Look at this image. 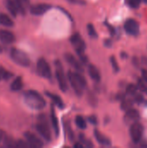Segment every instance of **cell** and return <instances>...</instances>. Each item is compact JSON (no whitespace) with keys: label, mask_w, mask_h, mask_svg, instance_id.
Returning a JSON list of instances; mask_svg holds the SVG:
<instances>
[{"label":"cell","mask_w":147,"mask_h":148,"mask_svg":"<svg viewBox=\"0 0 147 148\" xmlns=\"http://www.w3.org/2000/svg\"><path fill=\"white\" fill-rule=\"evenodd\" d=\"M75 124L81 129H86L87 128V121L81 115H77L75 117Z\"/></svg>","instance_id":"22"},{"label":"cell","mask_w":147,"mask_h":148,"mask_svg":"<svg viewBox=\"0 0 147 148\" xmlns=\"http://www.w3.org/2000/svg\"><path fill=\"white\" fill-rule=\"evenodd\" d=\"M68 2H69L70 3H74V4H81V5H83L85 4V1L83 0H67Z\"/></svg>","instance_id":"36"},{"label":"cell","mask_w":147,"mask_h":148,"mask_svg":"<svg viewBox=\"0 0 147 148\" xmlns=\"http://www.w3.org/2000/svg\"><path fill=\"white\" fill-rule=\"evenodd\" d=\"M144 134V127L141 123L135 121L131 125L130 136L134 143H139Z\"/></svg>","instance_id":"5"},{"label":"cell","mask_w":147,"mask_h":148,"mask_svg":"<svg viewBox=\"0 0 147 148\" xmlns=\"http://www.w3.org/2000/svg\"><path fill=\"white\" fill-rule=\"evenodd\" d=\"M81 40V36H80V34L79 33H75V34H74L71 37H70V42H71V43L73 44V45H75V44H76L78 42H80Z\"/></svg>","instance_id":"31"},{"label":"cell","mask_w":147,"mask_h":148,"mask_svg":"<svg viewBox=\"0 0 147 148\" xmlns=\"http://www.w3.org/2000/svg\"><path fill=\"white\" fill-rule=\"evenodd\" d=\"M110 62H111V63H112V67H113V70H114L115 72H118V71L120 70V67H119V65H118V63H117V61H116V59H115V57H114L113 56L110 57Z\"/></svg>","instance_id":"32"},{"label":"cell","mask_w":147,"mask_h":148,"mask_svg":"<svg viewBox=\"0 0 147 148\" xmlns=\"http://www.w3.org/2000/svg\"><path fill=\"white\" fill-rule=\"evenodd\" d=\"M51 8V5L47 4V3H39V4H35L32 5L29 9V11L32 15L35 16H40L44 13H46L49 9Z\"/></svg>","instance_id":"10"},{"label":"cell","mask_w":147,"mask_h":148,"mask_svg":"<svg viewBox=\"0 0 147 148\" xmlns=\"http://www.w3.org/2000/svg\"><path fill=\"white\" fill-rule=\"evenodd\" d=\"M0 41L4 44H11L16 41V37L11 31L0 29Z\"/></svg>","instance_id":"11"},{"label":"cell","mask_w":147,"mask_h":148,"mask_svg":"<svg viewBox=\"0 0 147 148\" xmlns=\"http://www.w3.org/2000/svg\"><path fill=\"white\" fill-rule=\"evenodd\" d=\"M80 140H81V142H82V143H84V144H85V146H87V147H94L93 143H92L90 140H87V139H86V137H85L82 134L80 135Z\"/></svg>","instance_id":"34"},{"label":"cell","mask_w":147,"mask_h":148,"mask_svg":"<svg viewBox=\"0 0 147 148\" xmlns=\"http://www.w3.org/2000/svg\"><path fill=\"white\" fill-rule=\"evenodd\" d=\"M133 96H134L133 101H136L137 103H142V102L144 101V96H143L141 94L137 93V94H136V95H134Z\"/></svg>","instance_id":"35"},{"label":"cell","mask_w":147,"mask_h":148,"mask_svg":"<svg viewBox=\"0 0 147 148\" xmlns=\"http://www.w3.org/2000/svg\"><path fill=\"white\" fill-rule=\"evenodd\" d=\"M140 3H141V0H128V4L130 5V7L133 9L139 8Z\"/></svg>","instance_id":"33"},{"label":"cell","mask_w":147,"mask_h":148,"mask_svg":"<svg viewBox=\"0 0 147 148\" xmlns=\"http://www.w3.org/2000/svg\"><path fill=\"white\" fill-rule=\"evenodd\" d=\"M36 129L37 133L48 142L51 141V132L49 129V122L47 117L44 114L38 116V121L36 125Z\"/></svg>","instance_id":"2"},{"label":"cell","mask_w":147,"mask_h":148,"mask_svg":"<svg viewBox=\"0 0 147 148\" xmlns=\"http://www.w3.org/2000/svg\"><path fill=\"white\" fill-rule=\"evenodd\" d=\"M23 82L21 76L15 78L10 84V88L13 91H19L23 88Z\"/></svg>","instance_id":"20"},{"label":"cell","mask_w":147,"mask_h":148,"mask_svg":"<svg viewBox=\"0 0 147 148\" xmlns=\"http://www.w3.org/2000/svg\"><path fill=\"white\" fill-rule=\"evenodd\" d=\"M138 86L136 85H133V84H130L127 88H126V94L130 95H134L137 94L138 92Z\"/></svg>","instance_id":"27"},{"label":"cell","mask_w":147,"mask_h":148,"mask_svg":"<svg viewBox=\"0 0 147 148\" xmlns=\"http://www.w3.org/2000/svg\"><path fill=\"white\" fill-rule=\"evenodd\" d=\"M31 147L28 141H23L22 140H16V148H29Z\"/></svg>","instance_id":"29"},{"label":"cell","mask_w":147,"mask_h":148,"mask_svg":"<svg viewBox=\"0 0 147 148\" xmlns=\"http://www.w3.org/2000/svg\"><path fill=\"white\" fill-rule=\"evenodd\" d=\"M142 75H143V79L145 80V82L147 83V70L142 69Z\"/></svg>","instance_id":"39"},{"label":"cell","mask_w":147,"mask_h":148,"mask_svg":"<svg viewBox=\"0 0 147 148\" xmlns=\"http://www.w3.org/2000/svg\"><path fill=\"white\" fill-rule=\"evenodd\" d=\"M88 35L92 38H96L98 36V34L95 31V29H94V25L92 23H88Z\"/></svg>","instance_id":"28"},{"label":"cell","mask_w":147,"mask_h":148,"mask_svg":"<svg viewBox=\"0 0 147 148\" xmlns=\"http://www.w3.org/2000/svg\"><path fill=\"white\" fill-rule=\"evenodd\" d=\"M24 137L26 139V140L28 141V143L30 145L31 147H42L43 146L42 141L36 136L33 133L30 132H26L24 133Z\"/></svg>","instance_id":"9"},{"label":"cell","mask_w":147,"mask_h":148,"mask_svg":"<svg viewBox=\"0 0 147 148\" xmlns=\"http://www.w3.org/2000/svg\"><path fill=\"white\" fill-rule=\"evenodd\" d=\"M15 2V4H16V7L17 9V11H18V14H21V15H24L26 10H25V5L24 3L21 1V0H14Z\"/></svg>","instance_id":"23"},{"label":"cell","mask_w":147,"mask_h":148,"mask_svg":"<svg viewBox=\"0 0 147 148\" xmlns=\"http://www.w3.org/2000/svg\"><path fill=\"white\" fill-rule=\"evenodd\" d=\"M142 1H143V2H145L146 3H147V0H142Z\"/></svg>","instance_id":"42"},{"label":"cell","mask_w":147,"mask_h":148,"mask_svg":"<svg viewBox=\"0 0 147 148\" xmlns=\"http://www.w3.org/2000/svg\"><path fill=\"white\" fill-rule=\"evenodd\" d=\"M3 142V145H4L6 147L16 148V140H13L12 138H10V137L6 136Z\"/></svg>","instance_id":"25"},{"label":"cell","mask_w":147,"mask_h":148,"mask_svg":"<svg viewBox=\"0 0 147 148\" xmlns=\"http://www.w3.org/2000/svg\"><path fill=\"white\" fill-rule=\"evenodd\" d=\"M74 147L75 148H82L83 147V144H81V143H80V142H77V143H75V144L74 145Z\"/></svg>","instance_id":"40"},{"label":"cell","mask_w":147,"mask_h":148,"mask_svg":"<svg viewBox=\"0 0 147 148\" xmlns=\"http://www.w3.org/2000/svg\"><path fill=\"white\" fill-rule=\"evenodd\" d=\"M125 30L131 36H137L139 33V25L134 19H127L124 25Z\"/></svg>","instance_id":"8"},{"label":"cell","mask_w":147,"mask_h":148,"mask_svg":"<svg viewBox=\"0 0 147 148\" xmlns=\"http://www.w3.org/2000/svg\"><path fill=\"white\" fill-rule=\"evenodd\" d=\"M55 77H56L59 88L62 92H66L68 90V83H67L65 75L63 73V68L62 66V63L60 61L56 60L55 62Z\"/></svg>","instance_id":"4"},{"label":"cell","mask_w":147,"mask_h":148,"mask_svg":"<svg viewBox=\"0 0 147 148\" xmlns=\"http://www.w3.org/2000/svg\"><path fill=\"white\" fill-rule=\"evenodd\" d=\"M21 1L24 3L25 6H29V0H21Z\"/></svg>","instance_id":"41"},{"label":"cell","mask_w":147,"mask_h":148,"mask_svg":"<svg viewBox=\"0 0 147 148\" xmlns=\"http://www.w3.org/2000/svg\"><path fill=\"white\" fill-rule=\"evenodd\" d=\"M5 137H6L5 133H4L3 130H1V129H0V142H3V140L5 139Z\"/></svg>","instance_id":"38"},{"label":"cell","mask_w":147,"mask_h":148,"mask_svg":"<svg viewBox=\"0 0 147 148\" xmlns=\"http://www.w3.org/2000/svg\"><path fill=\"white\" fill-rule=\"evenodd\" d=\"M133 105V101L132 99L124 98L122 99V102H121V109L124 111H127L130 108H132Z\"/></svg>","instance_id":"21"},{"label":"cell","mask_w":147,"mask_h":148,"mask_svg":"<svg viewBox=\"0 0 147 148\" xmlns=\"http://www.w3.org/2000/svg\"><path fill=\"white\" fill-rule=\"evenodd\" d=\"M36 71L39 75L46 78V79H51L52 77V73H51V69L47 62V61L44 58H40L37 61L36 63Z\"/></svg>","instance_id":"6"},{"label":"cell","mask_w":147,"mask_h":148,"mask_svg":"<svg viewBox=\"0 0 147 148\" xmlns=\"http://www.w3.org/2000/svg\"><path fill=\"white\" fill-rule=\"evenodd\" d=\"M88 75H90V77L95 81V82H100L101 80V74L99 69L93 64H89L88 65Z\"/></svg>","instance_id":"16"},{"label":"cell","mask_w":147,"mask_h":148,"mask_svg":"<svg viewBox=\"0 0 147 148\" xmlns=\"http://www.w3.org/2000/svg\"><path fill=\"white\" fill-rule=\"evenodd\" d=\"M68 81L70 82V85H71L72 88L74 89L75 93L78 96H81L82 95V93H83L84 88L81 85V83L77 80V78H76V76L75 75V72L68 71Z\"/></svg>","instance_id":"7"},{"label":"cell","mask_w":147,"mask_h":148,"mask_svg":"<svg viewBox=\"0 0 147 148\" xmlns=\"http://www.w3.org/2000/svg\"><path fill=\"white\" fill-rule=\"evenodd\" d=\"M13 76V74L5 70L3 67H0V81L2 80H9Z\"/></svg>","instance_id":"24"},{"label":"cell","mask_w":147,"mask_h":148,"mask_svg":"<svg viewBox=\"0 0 147 148\" xmlns=\"http://www.w3.org/2000/svg\"><path fill=\"white\" fill-rule=\"evenodd\" d=\"M5 4H6L7 10H9L10 14L13 17H16L18 14V11H17L16 7L14 0H5Z\"/></svg>","instance_id":"19"},{"label":"cell","mask_w":147,"mask_h":148,"mask_svg":"<svg viewBox=\"0 0 147 148\" xmlns=\"http://www.w3.org/2000/svg\"><path fill=\"white\" fill-rule=\"evenodd\" d=\"M64 58H65V60H66L70 65H72V66L75 69L76 71H78V72H82V71H83L82 66L81 65V63L76 60V58H75L72 54H70V53H66V54L64 55Z\"/></svg>","instance_id":"12"},{"label":"cell","mask_w":147,"mask_h":148,"mask_svg":"<svg viewBox=\"0 0 147 148\" xmlns=\"http://www.w3.org/2000/svg\"><path fill=\"white\" fill-rule=\"evenodd\" d=\"M23 100L29 108L35 110H41L46 106V101L43 97L35 90L26 91L23 94Z\"/></svg>","instance_id":"1"},{"label":"cell","mask_w":147,"mask_h":148,"mask_svg":"<svg viewBox=\"0 0 147 148\" xmlns=\"http://www.w3.org/2000/svg\"><path fill=\"white\" fill-rule=\"evenodd\" d=\"M146 93H147V92H146Z\"/></svg>","instance_id":"44"},{"label":"cell","mask_w":147,"mask_h":148,"mask_svg":"<svg viewBox=\"0 0 147 148\" xmlns=\"http://www.w3.org/2000/svg\"><path fill=\"white\" fill-rule=\"evenodd\" d=\"M139 113L138 112V110L133 109V108H130L129 110L126 111V116L125 119L128 121H138V120L139 119Z\"/></svg>","instance_id":"15"},{"label":"cell","mask_w":147,"mask_h":148,"mask_svg":"<svg viewBox=\"0 0 147 148\" xmlns=\"http://www.w3.org/2000/svg\"><path fill=\"white\" fill-rule=\"evenodd\" d=\"M1 52H2V48L0 47V53H1Z\"/></svg>","instance_id":"43"},{"label":"cell","mask_w":147,"mask_h":148,"mask_svg":"<svg viewBox=\"0 0 147 148\" xmlns=\"http://www.w3.org/2000/svg\"><path fill=\"white\" fill-rule=\"evenodd\" d=\"M75 75L77 80L79 81V82L81 83V85L85 88L87 87V84H88V83H87V80L85 79V77L81 74V72H78V71L75 72Z\"/></svg>","instance_id":"26"},{"label":"cell","mask_w":147,"mask_h":148,"mask_svg":"<svg viewBox=\"0 0 147 148\" xmlns=\"http://www.w3.org/2000/svg\"><path fill=\"white\" fill-rule=\"evenodd\" d=\"M45 94H46V95H47L48 97H49V98L52 100V101H53L59 108H61V109L64 108V103H63V101H62V99H61L60 96H58L57 95L49 93V92H46Z\"/></svg>","instance_id":"18"},{"label":"cell","mask_w":147,"mask_h":148,"mask_svg":"<svg viewBox=\"0 0 147 148\" xmlns=\"http://www.w3.org/2000/svg\"><path fill=\"white\" fill-rule=\"evenodd\" d=\"M0 25L10 28V27L14 26V22L8 15L3 14V13H0Z\"/></svg>","instance_id":"17"},{"label":"cell","mask_w":147,"mask_h":148,"mask_svg":"<svg viewBox=\"0 0 147 148\" xmlns=\"http://www.w3.org/2000/svg\"><path fill=\"white\" fill-rule=\"evenodd\" d=\"M94 137L99 144H101L102 146H111V140L107 137L104 136L100 131L94 130Z\"/></svg>","instance_id":"14"},{"label":"cell","mask_w":147,"mask_h":148,"mask_svg":"<svg viewBox=\"0 0 147 148\" xmlns=\"http://www.w3.org/2000/svg\"><path fill=\"white\" fill-rule=\"evenodd\" d=\"M10 56L11 60L15 63L18 64L19 66L27 68L30 65V59L29 56L25 52L22 51L21 49H18L16 48H12L10 49Z\"/></svg>","instance_id":"3"},{"label":"cell","mask_w":147,"mask_h":148,"mask_svg":"<svg viewBox=\"0 0 147 148\" xmlns=\"http://www.w3.org/2000/svg\"><path fill=\"white\" fill-rule=\"evenodd\" d=\"M138 88L143 91V92H147V83L145 82V80L142 79H139L138 80Z\"/></svg>","instance_id":"30"},{"label":"cell","mask_w":147,"mask_h":148,"mask_svg":"<svg viewBox=\"0 0 147 148\" xmlns=\"http://www.w3.org/2000/svg\"><path fill=\"white\" fill-rule=\"evenodd\" d=\"M50 121H51V125L52 127L54 129L55 134L56 137L59 136V133H60V127H59V121L57 119V116L55 115V110L53 108H51V112H50Z\"/></svg>","instance_id":"13"},{"label":"cell","mask_w":147,"mask_h":148,"mask_svg":"<svg viewBox=\"0 0 147 148\" xmlns=\"http://www.w3.org/2000/svg\"><path fill=\"white\" fill-rule=\"evenodd\" d=\"M88 121H89V122L91 123V124H93V125H96L97 124V118L94 116V115H91V116H89L88 117Z\"/></svg>","instance_id":"37"}]
</instances>
